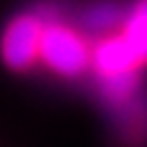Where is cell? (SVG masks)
Here are the masks:
<instances>
[{
	"label": "cell",
	"instance_id": "1",
	"mask_svg": "<svg viewBox=\"0 0 147 147\" xmlns=\"http://www.w3.org/2000/svg\"><path fill=\"white\" fill-rule=\"evenodd\" d=\"M38 57L59 75L77 77L86 70L91 55L84 43L73 30L59 25V23H45L41 30L38 41Z\"/></svg>",
	"mask_w": 147,
	"mask_h": 147
},
{
	"label": "cell",
	"instance_id": "2",
	"mask_svg": "<svg viewBox=\"0 0 147 147\" xmlns=\"http://www.w3.org/2000/svg\"><path fill=\"white\" fill-rule=\"evenodd\" d=\"M43 20L36 14H20L7 23L0 36V57L11 70H25L38 57Z\"/></svg>",
	"mask_w": 147,
	"mask_h": 147
},
{
	"label": "cell",
	"instance_id": "3",
	"mask_svg": "<svg viewBox=\"0 0 147 147\" xmlns=\"http://www.w3.org/2000/svg\"><path fill=\"white\" fill-rule=\"evenodd\" d=\"M91 59L100 77L129 73V70H136V66H140V59L136 57V52L131 50V45L127 43V38L122 34L104 38L102 43H97Z\"/></svg>",
	"mask_w": 147,
	"mask_h": 147
},
{
	"label": "cell",
	"instance_id": "4",
	"mask_svg": "<svg viewBox=\"0 0 147 147\" xmlns=\"http://www.w3.org/2000/svg\"><path fill=\"white\" fill-rule=\"evenodd\" d=\"M122 36L127 38L131 50L140 59V63L147 61V9L145 7H134V11L125 16Z\"/></svg>",
	"mask_w": 147,
	"mask_h": 147
},
{
	"label": "cell",
	"instance_id": "5",
	"mask_svg": "<svg viewBox=\"0 0 147 147\" xmlns=\"http://www.w3.org/2000/svg\"><path fill=\"white\" fill-rule=\"evenodd\" d=\"M125 20V11L120 9V5L115 2H97L91 5L84 16H82V25L88 32H107L111 27L120 25Z\"/></svg>",
	"mask_w": 147,
	"mask_h": 147
},
{
	"label": "cell",
	"instance_id": "6",
	"mask_svg": "<svg viewBox=\"0 0 147 147\" xmlns=\"http://www.w3.org/2000/svg\"><path fill=\"white\" fill-rule=\"evenodd\" d=\"M136 91H138L136 70L118 73V75H104V77H102V93H104V97H107L109 102H113L115 107L127 104L129 100L136 95Z\"/></svg>",
	"mask_w": 147,
	"mask_h": 147
},
{
	"label": "cell",
	"instance_id": "7",
	"mask_svg": "<svg viewBox=\"0 0 147 147\" xmlns=\"http://www.w3.org/2000/svg\"><path fill=\"white\" fill-rule=\"evenodd\" d=\"M138 7H145V9H147V0H140V2H138Z\"/></svg>",
	"mask_w": 147,
	"mask_h": 147
}]
</instances>
